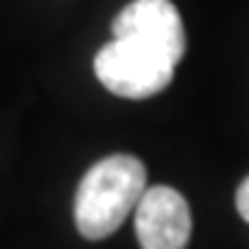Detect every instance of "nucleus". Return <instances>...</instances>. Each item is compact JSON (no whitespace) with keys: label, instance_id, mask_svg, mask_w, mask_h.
Listing matches in <instances>:
<instances>
[{"label":"nucleus","instance_id":"nucleus-1","mask_svg":"<svg viewBox=\"0 0 249 249\" xmlns=\"http://www.w3.org/2000/svg\"><path fill=\"white\" fill-rule=\"evenodd\" d=\"M147 191V169L136 155H108L91 166L75 194V227L83 238L103 241L122 227Z\"/></svg>","mask_w":249,"mask_h":249},{"label":"nucleus","instance_id":"nucleus-3","mask_svg":"<svg viewBox=\"0 0 249 249\" xmlns=\"http://www.w3.org/2000/svg\"><path fill=\"white\" fill-rule=\"evenodd\" d=\"M133 222L142 249H186L191 241V208L172 186L147 188Z\"/></svg>","mask_w":249,"mask_h":249},{"label":"nucleus","instance_id":"nucleus-2","mask_svg":"<svg viewBox=\"0 0 249 249\" xmlns=\"http://www.w3.org/2000/svg\"><path fill=\"white\" fill-rule=\"evenodd\" d=\"M175 67L169 55L127 36H114L94 58L97 80L124 100H144L163 91L172 83Z\"/></svg>","mask_w":249,"mask_h":249},{"label":"nucleus","instance_id":"nucleus-5","mask_svg":"<svg viewBox=\"0 0 249 249\" xmlns=\"http://www.w3.org/2000/svg\"><path fill=\"white\" fill-rule=\"evenodd\" d=\"M235 208H238L241 219L249 224V178L244 180L238 186V191H235Z\"/></svg>","mask_w":249,"mask_h":249},{"label":"nucleus","instance_id":"nucleus-4","mask_svg":"<svg viewBox=\"0 0 249 249\" xmlns=\"http://www.w3.org/2000/svg\"><path fill=\"white\" fill-rule=\"evenodd\" d=\"M114 36L139 39L180 64L186 53V28L172 0H133L114 19Z\"/></svg>","mask_w":249,"mask_h":249}]
</instances>
